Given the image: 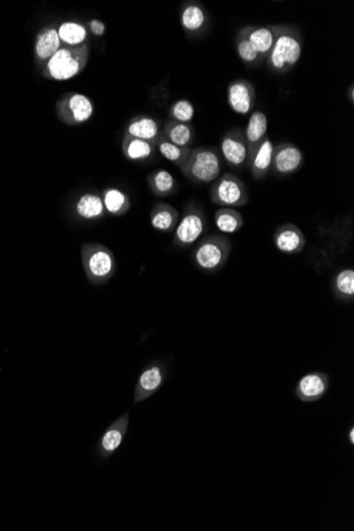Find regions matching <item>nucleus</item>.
I'll return each instance as SVG.
<instances>
[{"label":"nucleus","instance_id":"obj_25","mask_svg":"<svg viewBox=\"0 0 354 531\" xmlns=\"http://www.w3.org/2000/svg\"><path fill=\"white\" fill-rule=\"evenodd\" d=\"M63 46H81L88 40V30L77 22H65L57 28Z\"/></svg>","mask_w":354,"mask_h":531},{"label":"nucleus","instance_id":"obj_32","mask_svg":"<svg viewBox=\"0 0 354 531\" xmlns=\"http://www.w3.org/2000/svg\"><path fill=\"white\" fill-rule=\"evenodd\" d=\"M235 49L239 58L249 66H257L264 61L255 47L240 32H238V36L235 38Z\"/></svg>","mask_w":354,"mask_h":531},{"label":"nucleus","instance_id":"obj_10","mask_svg":"<svg viewBox=\"0 0 354 531\" xmlns=\"http://www.w3.org/2000/svg\"><path fill=\"white\" fill-rule=\"evenodd\" d=\"M227 101L235 113L247 115L255 105V87L246 80L233 81L227 89Z\"/></svg>","mask_w":354,"mask_h":531},{"label":"nucleus","instance_id":"obj_7","mask_svg":"<svg viewBox=\"0 0 354 531\" xmlns=\"http://www.w3.org/2000/svg\"><path fill=\"white\" fill-rule=\"evenodd\" d=\"M212 203L223 208L242 207L249 201L246 186L233 174L222 175L210 191Z\"/></svg>","mask_w":354,"mask_h":531},{"label":"nucleus","instance_id":"obj_30","mask_svg":"<svg viewBox=\"0 0 354 531\" xmlns=\"http://www.w3.org/2000/svg\"><path fill=\"white\" fill-rule=\"evenodd\" d=\"M156 148L158 149L161 156L165 157L167 160L171 161L174 165H179V167H182L185 163L192 151L191 148H183V147L172 144L163 135H161V138L157 142Z\"/></svg>","mask_w":354,"mask_h":531},{"label":"nucleus","instance_id":"obj_1","mask_svg":"<svg viewBox=\"0 0 354 531\" xmlns=\"http://www.w3.org/2000/svg\"><path fill=\"white\" fill-rule=\"evenodd\" d=\"M89 55L91 47L88 44L62 46L45 63V75L54 81H68L85 69Z\"/></svg>","mask_w":354,"mask_h":531},{"label":"nucleus","instance_id":"obj_24","mask_svg":"<svg viewBox=\"0 0 354 531\" xmlns=\"http://www.w3.org/2000/svg\"><path fill=\"white\" fill-rule=\"evenodd\" d=\"M163 136L172 144L183 148H190L194 139V132L189 124L169 120L163 126Z\"/></svg>","mask_w":354,"mask_h":531},{"label":"nucleus","instance_id":"obj_9","mask_svg":"<svg viewBox=\"0 0 354 531\" xmlns=\"http://www.w3.org/2000/svg\"><path fill=\"white\" fill-rule=\"evenodd\" d=\"M205 230V218L198 208L185 210L174 234V244L187 247L193 244L202 236Z\"/></svg>","mask_w":354,"mask_h":531},{"label":"nucleus","instance_id":"obj_36","mask_svg":"<svg viewBox=\"0 0 354 531\" xmlns=\"http://www.w3.org/2000/svg\"><path fill=\"white\" fill-rule=\"evenodd\" d=\"M349 440L352 445L354 444V428L351 426L349 431Z\"/></svg>","mask_w":354,"mask_h":531},{"label":"nucleus","instance_id":"obj_23","mask_svg":"<svg viewBox=\"0 0 354 531\" xmlns=\"http://www.w3.org/2000/svg\"><path fill=\"white\" fill-rule=\"evenodd\" d=\"M75 212L83 220H98L105 214L103 200L96 193H84L75 203Z\"/></svg>","mask_w":354,"mask_h":531},{"label":"nucleus","instance_id":"obj_18","mask_svg":"<svg viewBox=\"0 0 354 531\" xmlns=\"http://www.w3.org/2000/svg\"><path fill=\"white\" fill-rule=\"evenodd\" d=\"M267 126H269V121L265 114L259 110H256L251 114L244 132L251 159L260 144L267 137Z\"/></svg>","mask_w":354,"mask_h":531},{"label":"nucleus","instance_id":"obj_34","mask_svg":"<svg viewBox=\"0 0 354 531\" xmlns=\"http://www.w3.org/2000/svg\"><path fill=\"white\" fill-rule=\"evenodd\" d=\"M88 29L94 36H103L105 33L106 27L102 20H91V22H88Z\"/></svg>","mask_w":354,"mask_h":531},{"label":"nucleus","instance_id":"obj_22","mask_svg":"<svg viewBox=\"0 0 354 531\" xmlns=\"http://www.w3.org/2000/svg\"><path fill=\"white\" fill-rule=\"evenodd\" d=\"M156 144L124 134L122 152L131 161H145L154 155Z\"/></svg>","mask_w":354,"mask_h":531},{"label":"nucleus","instance_id":"obj_13","mask_svg":"<svg viewBox=\"0 0 354 531\" xmlns=\"http://www.w3.org/2000/svg\"><path fill=\"white\" fill-rule=\"evenodd\" d=\"M304 163L302 151L295 144L284 142L274 150V170L280 175H288L300 170Z\"/></svg>","mask_w":354,"mask_h":531},{"label":"nucleus","instance_id":"obj_19","mask_svg":"<svg viewBox=\"0 0 354 531\" xmlns=\"http://www.w3.org/2000/svg\"><path fill=\"white\" fill-rule=\"evenodd\" d=\"M274 147L273 142L270 140L269 137L264 139L259 148L253 154L251 159V174L256 179H261L267 177V173L271 170L273 165Z\"/></svg>","mask_w":354,"mask_h":531},{"label":"nucleus","instance_id":"obj_14","mask_svg":"<svg viewBox=\"0 0 354 531\" xmlns=\"http://www.w3.org/2000/svg\"><path fill=\"white\" fill-rule=\"evenodd\" d=\"M330 380L323 373H311L298 381L295 393L302 402H315L326 395Z\"/></svg>","mask_w":354,"mask_h":531},{"label":"nucleus","instance_id":"obj_6","mask_svg":"<svg viewBox=\"0 0 354 531\" xmlns=\"http://www.w3.org/2000/svg\"><path fill=\"white\" fill-rule=\"evenodd\" d=\"M231 245L228 239L222 236H208L202 239L194 251V260L200 269L214 271L226 263L230 255Z\"/></svg>","mask_w":354,"mask_h":531},{"label":"nucleus","instance_id":"obj_16","mask_svg":"<svg viewBox=\"0 0 354 531\" xmlns=\"http://www.w3.org/2000/svg\"><path fill=\"white\" fill-rule=\"evenodd\" d=\"M274 243L284 254H298L306 246V237L300 227L292 223L280 226L274 234Z\"/></svg>","mask_w":354,"mask_h":531},{"label":"nucleus","instance_id":"obj_12","mask_svg":"<svg viewBox=\"0 0 354 531\" xmlns=\"http://www.w3.org/2000/svg\"><path fill=\"white\" fill-rule=\"evenodd\" d=\"M283 24H272L265 27H245L240 30L249 42L251 43L256 50L260 53L264 60H267V55L271 52L276 38L281 32Z\"/></svg>","mask_w":354,"mask_h":531},{"label":"nucleus","instance_id":"obj_21","mask_svg":"<svg viewBox=\"0 0 354 531\" xmlns=\"http://www.w3.org/2000/svg\"><path fill=\"white\" fill-rule=\"evenodd\" d=\"M62 46L60 36L57 33V28L53 26L47 27L40 32L36 38V57L43 63H46Z\"/></svg>","mask_w":354,"mask_h":531},{"label":"nucleus","instance_id":"obj_2","mask_svg":"<svg viewBox=\"0 0 354 531\" xmlns=\"http://www.w3.org/2000/svg\"><path fill=\"white\" fill-rule=\"evenodd\" d=\"M302 34L297 28L283 24L281 32L267 58V68L278 75L290 71L302 57Z\"/></svg>","mask_w":354,"mask_h":531},{"label":"nucleus","instance_id":"obj_15","mask_svg":"<svg viewBox=\"0 0 354 531\" xmlns=\"http://www.w3.org/2000/svg\"><path fill=\"white\" fill-rule=\"evenodd\" d=\"M128 421H130V414L126 412L120 418L117 419L116 421L108 426V430L104 432L103 436L98 443V453L102 458H108L119 449L128 432Z\"/></svg>","mask_w":354,"mask_h":531},{"label":"nucleus","instance_id":"obj_3","mask_svg":"<svg viewBox=\"0 0 354 531\" xmlns=\"http://www.w3.org/2000/svg\"><path fill=\"white\" fill-rule=\"evenodd\" d=\"M179 167L188 179L198 184L212 183L220 177L222 169L218 152L207 147L192 149L191 154Z\"/></svg>","mask_w":354,"mask_h":531},{"label":"nucleus","instance_id":"obj_27","mask_svg":"<svg viewBox=\"0 0 354 531\" xmlns=\"http://www.w3.org/2000/svg\"><path fill=\"white\" fill-rule=\"evenodd\" d=\"M207 13L202 6L189 3L185 6L181 15L182 26L186 31L196 33L207 24Z\"/></svg>","mask_w":354,"mask_h":531},{"label":"nucleus","instance_id":"obj_11","mask_svg":"<svg viewBox=\"0 0 354 531\" xmlns=\"http://www.w3.org/2000/svg\"><path fill=\"white\" fill-rule=\"evenodd\" d=\"M165 379V367L159 361L151 363L139 375L135 389V403L142 402L158 391Z\"/></svg>","mask_w":354,"mask_h":531},{"label":"nucleus","instance_id":"obj_31","mask_svg":"<svg viewBox=\"0 0 354 531\" xmlns=\"http://www.w3.org/2000/svg\"><path fill=\"white\" fill-rule=\"evenodd\" d=\"M335 295L344 301L352 302L354 300V271L346 269L339 271L334 278L333 283Z\"/></svg>","mask_w":354,"mask_h":531},{"label":"nucleus","instance_id":"obj_20","mask_svg":"<svg viewBox=\"0 0 354 531\" xmlns=\"http://www.w3.org/2000/svg\"><path fill=\"white\" fill-rule=\"evenodd\" d=\"M151 225L159 232H169L179 224V214L167 203H157L151 211Z\"/></svg>","mask_w":354,"mask_h":531},{"label":"nucleus","instance_id":"obj_17","mask_svg":"<svg viewBox=\"0 0 354 531\" xmlns=\"http://www.w3.org/2000/svg\"><path fill=\"white\" fill-rule=\"evenodd\" d=\"M126 135L156 144L161 137V126L154 118L138 116L133 118L126 128Z\"/></svg>","mask_w":354,"mask_h":531},{"label":"nucleus","instance_id":"obj_29","mask_svg":"<svg viewBox=\"0 0 354 531\" xmlns=\"http://www.w3.org/2000/svg\"><path fill=\"white\" fill-rule=\"evenodd\" d=\"M147 183L157 197H167L176 191V181L167 170H157L147 177Z\"/></svg>","mask_w":354,"mask_h":531},{"label":"nucleus","instance_id":"obj_8","mask_svg":"<svg viewBox=\"0 0 354 531\" xmlns=\"http://www.w3.org/2000/svg\"><path fill=\"white\" fill-rule=\"evenodd\" d=\"M223 156L229 165L235 167H249L251 163L249 144L244 133L241 130H233L226 133L221 144Z\"/></svg>","mask_w":354,"mask_h":531},{"label":"nucleus","instance_id":"obj_28","mask_svg":"<svg viewBox=\"0 0 354 531\" xmlns=\"http://www.w3.org/2000/svg\"><path fill=\"white\" fill-rule=\"evenodd\" d=\"M243 216L233 208H220L214 214V224L221 232L235 234L242 228Z\"/></svg>","mask_w":354,"mask_h":531},{"label":"nucleus","instance_id":"obj_33","mask_svg":"<svg viewBox=\"0 0 354 531\" xmlns=\"http://www.w3.org/2000/svg\"><path fill=\"white\" fill-rule=\"evenodd\" d=\"M194 114H196V110H194L191 102L188 101V100L176 101L175 103L172 104L169 110L171 120L183 122V124H189L193 119Z\"/></svg>","mask_w":354,"mask_h":531},{"label":"nucleus","instance_id":"obj_26","mask_svg":"<svg viewBox=\"0 0 354 531\" xmlns=\"http://www.w3.org/2000/svg\"><path fill=\"white\" fill-rule=\"evenodd\" d=\"M104 208L108 214L115 216H124L131 207V200L128 194L118 188H108L103 192Z\"/></svg>","mask_w":354,"mask_h":531},{"label":"nucleus","instance_id":"obj_5","mask_svg":"<svg viewBox=\"0 0 354 531\" xmlns=\"http://www.w3.org/2000/svg\"><path fill=\"white\" fill-rule=\"evenodd\" d=\"M55 110L60 121L71 126L85 124L95 113L93 101L79 93L63 94L57 99Z\"/></svg>","mask_w":354,"mask_h":531},{"label":"nucleus","instance_id":"obj_35","mask_svg":"<svg viewBox=\"0 0 354 531\" xmlns=\"http://www.w3.org/2000/svg\"><path fill=\"white\" fill-rule=\"evenodd\" d=\"M349 97L350 102H351V104L354 103V85L353 84H351L349 87Z\"/></svg>","mask_w":354,"mask_h":531},{"label":"nucleus","instance_id":"obj_4","mask_svg":"<svg viewBox=\"0 0 354 531\" xmlns=\"http://www.w3.org/2000/svg\"><path fill=\"white\" fill-rule=\"evenodd\" d=\"M81 255L84 271L91 283L100 285L114 275L116 260L108 247L99 243H87L82 246Z\"/></svg>","mask_w":354,"mask_h":531}]
</instances>
